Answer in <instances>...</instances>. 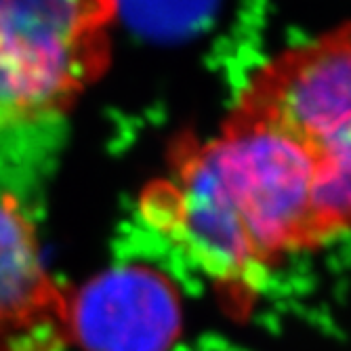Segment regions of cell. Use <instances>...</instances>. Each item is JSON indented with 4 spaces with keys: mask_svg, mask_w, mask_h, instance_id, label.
I'll return each instance as SVG.
<instances>
[{
    "mask_svg": "<svg viewBox=\"0 0 351 351\" xmlns=\"http://www.w3.org/2000/svg\"><path fill=\"white\" fill-rule=\"evenodd\" d=\"M147 226L221 284H254L328 242L299 158L271 135L221 126L179 137L139 198Z\"/></svg>",
    "mask_w": 351,
    "mask_h": 351,
    "instance_id": "6da1fadb",
    "label": "cell"
},
{
    "mask_svg": "<svg viewBox=\"0 0 351 351\" xmlns=\"http://www.w3.org/2000/svg\"><path fill=\"white\" fill-rule=\"evenodd\" d=\"M221 126L280 139L311 179L328 242L351 232V19L267 59Z\"/></svg>",
    "mask_w": 351,
    "mask_h": 351,
    "instance_id": "7a4b0ae2",
    "label": "cell"
},
{
    "mask_svg": "<svg viewBox=\"0 0 351 351\" xmlns=\"http://www.w3.org/2000/svg\"><path fill=\"white\" fill-rule=\"evenodd\" d=\"M120 0H0V160L49 141L112 61ZM32 152V149H29Z\"/></svg>",
    "mask_w": 351,
    "mask_h": 351,
    "instance_id": "3957f363",
    "label": "cell"
},
{
    "mask_svg": "<svg viewBox=\"0 0 351 351\" xmlns=\"http://www.w3.org/2000/svg\"><path fill=\"white\" fill-rule=\"evenodd\" d=\"M29 196L0 175V351H61L70 299L47 267Z\"/></svg>",
    "mask_w": 351,
    "mask_h": 351,
    "instance_id": "277c9868",
    "label": "cell"
},
{
    "mask_svg": "<svg viewBox=\"0 0 351 351\" xmlns=\"http://www.w3.org/2000/svg\"><path fill=\"white\" fill-rule=\"evenodd\" d=\"M181 328L171 282L145 265H120L70 301V335L88 351H169Z\"/></svg>",
    "mask_w": 351,
    "mask_h": 351,
    "instance_id": "5b68a950",
    "label": "cell"
}]
</instances>
